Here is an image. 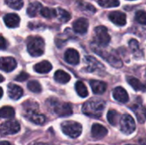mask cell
I'll use <instances>...</instances> for the list:
<instances>
[{
  "mask_svg": "<svg viewBox=\"0 0 146 145\" xmlns=\"http://www.w3.org/2000/svg\"><path fill=\"white\" fill-rule=\"evenodd\" d=\"M105 108V103L100 99H91L82 107V112L92 118H100Z\"/></svg>",
  "mask_w": 146,
  "mask_h": 145,
  "instance_id": "obj_1",
  "label": "cell"
},
{
  "mask_svg": "<svg viewBox=\"0 0 146 145\" xmlns=\"http://www.w3.org/2000/svg\"><path fill=\"white\" fill-rule=\"evenodd\" d=\"M46 106L56 115L61 117L69 116L73 113L72 105L68 103H62L56 98H50L46 101Z\"/></svg>",
  "mask_w": 146,
  "mask_h": 145,
  "instance_id": "obj_2",
  "label": "cell"
},
{
  "mask_svg": "<svg viewBox=\"0 0 146 145\" xmlns=\"http://www.w3.org/2000/svg\"><path fill=\"white\" fill-rule=\"evenodd\" d=\"M44 41L41 37H30L27 39V51L32 56H40L44 52Z\"/></svg>",
  "mask_w": 146,
  "mask_h": 145,
  "instance_id": "obj_3",
  "label": "cell"
},
{
  "mask_svg": "<svg viewBox=\"0 0 146 145\" xmlns=\"http://www.w3.org/2000/svg\"><path fill=\"white\" fill-rule=\"evenodd\" d=\"M61 127H62L63 133L72 138H78L79 136H80V134L82 132L81 125L80 123L73 121L62 122L61 125Z\"/></svg>",
  "mask_w": 146,
  "mask_h": 145,
  "instance_id": "obj_4",
  "label": "cell"
},
{
  "mask_svg": "<svg viewBox=\"0 0 146 145\" xmlns=\"http://www.w3.org/2000/svg\"><path fill=\"white\" fill-rule=\"evenodd\" d=\"M92 49L95 53H97L101 57H103L111 66H113L115 68H121L122 67V62L118 56H115V55H113L111 53H109V52H107L105 50H102L101 49L98 48V44H92Z\"/></svg>",
  "mask_w": 146,
  "mask_h": 145,
  "instance_id": "obj_5",
  "label": "cell"
},
{
  "mask_svg": "<svg viewBox=\"0 0 146 145\" xmlns=\"http://www.w3.org/2000/svg\"><path fill=\"white\" fill-rule=\"evenodd\" d=\"M110 42V36L108 29L104 26H99L95 28V43L98 46H107Z\"/></svg>",
  "mask_w": 146,
  "mask_h": 145,
  "instance_id": "obj_6",
  "label": "cell"
},
{
  "mask_svg": "<svg viewBox=\"0 0 146 145\" xmlns=\"http://www.w3.org/2000/svg\"><path fill=\"white\" fill-rule=\"evenodd\" d=\"M136 128V124L134 121V119L130 115H124L121 116V121H120V129L121 131L127 134H132Z\"/></svg>",
  "mask_w": 146,
  "mask_h": 145,
  "instance_id": "obj_7",
  "label": "cell"
},
{
  "mask_svg": "<svg viewBox=\"0 0 146 145\" xmlns=\"http://www.w3.org/2000/svg\"><path fill=\"white\" fill-rule=\"evenodd\" d=\"M21 129L20 124L16 121H8L1 125L0 131L2 135H11L17 133Z\"/></svg>",
  "mask_w": 146,
  "mask_h": 145,
  "instance_id": "obj_8",
  "label": "cell"
},
{
  "mask_svg": "<svg viewBox=\"0 0 146 145\" xmlns=\"http://www.w3.org/2000/svg\"><path fill=\"white\" fill-rule=\"evenodd\" d=\"M109 18L114 24L120 26H125L127 23V16L121 11H112L109 15Z\"/></svg>",
  "mask_w": 146,
  "mask_h": 145,
  "instance_id": "obj_9",
  "label": "cell"
},
{
  "mask_svg": "<svg viewBox=\"0 0 146 145\" xmlns=\"http://www.w3.org/2000/svg\"><path fill=\"white\" fill-rule=\"evenodd\" d=\"M88 21L86 18H79L73 23V29L75 32L85 34L88 30Z\"/></svg>",
  "mask_w": 146,
  "mask_h": 145,
  "instance_id": "obj_10",
  "label": "cell"
},
{
  "mask_svg": "<svg viewBox=\"0 0 146 145\" xmlns=\"http://www.w3.org/2000/svg\"><path fill=\"white\" fill-rule=\"evenodd\" d=\"M65 61L71 65H77L80 62V55L74 49H68L64 54Z\"/></svg>",
  "mask_w": 146,
  "mask_h": 145,
  "instance_id": "obj_11",
  "label": "cell"
},
{
  "mask_svg": "<svg viewBox=\"0 0 146 145\" xmlns=\"http://www.w3.org/2000/svg\"><path fill=\"white\" fill-rule=\"evenodd\" d=\"M85 60H86V63L87 65L86 69L88 72H95L98 69L102 70L103 68H104V65H102L96 58H94L91 56H86Z\"/></svg>",
  "mask_w": 146,
  "mask_h": 145,
  "instance_id": "obj_12",
  "label": "cell"
},
{
  "mask_svg": "<svg viewBox=\"0 0 146 145\" xmlns=\"http://www.w3.org/2000/svg\"><path fill=\"white\" fill-rule=\"evenodd\" d=\"M20 17L18 15L14 14V13H10V14H7L3 16V21L5 23V25L9 27V28H15L17 27L20 24Z\"/></svg>",
  "mask_w": 146,
  "mask_h": 145,
  "instance_id": "obj_13",
  "label": "cell"
},
{
  "mask_svg": "<svg viewBox=\"0 0 146 145\" xmlns=\"http://www.w3.org/2000/svg\"><path fill=\"white\" fill-rule=\"evenodd\" d=\"M16 61L13 57L1 58V69L4 72H11L16 68Z\"/></svg>",
  "mask_w": 146,
  "mask_h": 145,
  "instance_id": "obj_14",
  "label": "cell"
},
{
  "mask_svg": "<svg viewBox=\"0 0 146 145\" xmlns=\"http://www.w3.org/2000/svg\"><path fill=\"white\" fill-rule=\"evenodd\" d=\"M8 94L12 100H18L21 97L23 94L22 89L15 84H9L8 85Z\"/></svg>",
  "mask_w": 146,
  "mask_h": 145,
  "instance_id": "obj_15",
  "label": "cell"
},
{
  "mask_svg": "<svg viewBox=\"0 0 146 145\" xmlns=\"http://www.w3.org/2000/svg\"><path fill=\"white\" fill-rule=\"evenodd\" d=\"M108 134L106 127L100 124H94L92 127V135L96 139H101Z\"/></svg>",
  "mask_w": 146,
  "mask_h": 145,
  "instance_id": "obj_16",
  "label": "cell"
},
{
  "mask_svg": "<svg viewBox=\"0 0 146 145\" xmlns=\"http://www.w3.org/2000/svg\"><path fill=\"white\" fill-rule=\"evenodd\" d=\"M113 97L116 101H118L120 103H127L129 99L127 92L126 91V90L124 88H122L121 86H118L114 89Z\"/></svg>",
  "mask_w": 146,
  "mask_h": 145,
  "instance_id": "obj_17",
  "label": "cell"
},
{
  "mask_svg": "<svg viewBox=\"0 0 146 145\" xmlns=\"http://www.w3.org/2000/svg\"><path fill=\"white\" fill-rule=\"evenodd\" d=\"M90 85L92 87V90L93 91V93L95 94H103L106 89H107V84L105 82L100 81V80H91L90 81Z\"/></svg>",
  "mask_w": 146,
  "mask_h": 145,
  "instance_id": "obj_18",
  "label": "cell"
},
{
  "mask_svg": "<svg viewBox=\"0 0 146 145\" xmlns=\"http://www.w3.org/2000/svg\"><path fill=\"white\" fill-rule=\"evenodd\" d=\"M43 8L44 7L41 3H39L38 1L32 2L27 9V13L30 17H34L38 15V13L41 12Z\"/></svg>",
  "mask_w": 146,
  "mask_h": 145,
  "instance_id": "obj_19",
  "label": "cell"
},
{
  "mask_svg": "<svg viewBox=\"0 0 146 145\" xmlns=\"http://www.w3.org/2000/svg\"><path fill=\"white\" fill-rule=\"evenodd\" d=\"M33 68L38 73H47L52 69V65L48 61H42L37 63Z\"/></svg>",
  "mask_w": 146,
  "mask_h": 145,
  "instance_id": "obj_20",
  "label": "cell"
},
{
  "mask_svg": "<svg viewBox=\"0 0 146 145\" xmlns=\"http://www.w3.org/2000/svg\"><path fill=\"white\" fill-rule=\"evenodd\" d=\"M22 108H23L24 115L33 113V112H38V103L34 101H32V100H28V101L24 102L22 104Z\"/></svg>",
  "mask_w": 146,
  "mask_h": 145,
  "instance_id": "obj_21",
  "label": "cell"
},
{
  "mask_svg": "<svg viewBox=\"0 0 146 145\" xmlns=\"http://www.w3.org/2000/svg\"><path fill=\"white\" fill-rule=\"evenodd\" d=\"M25 116L30 121H32V122H33L35 124H38V125H42L45 121V117L43 115L38 114V112H33V113L27 114V115H25Z\"/></svg>",
  "mask_w": 146,
  "mask_h": 145,
  "instance_id": "obj_22",
  "label": "cell"
},
{
  "mask_svg": "<svg viewBox=\"0 0 146 145\" xmlns=\"http://www.w3.org/2000/svg\"><path fill=\"white\" fill-rule=\"evenodd\" d=\"M127 80L135 91H146V85L141 83L140 80H139L138 79L133 78V77H127Z\"/></svg>",
  "mask_w": 146,
  "mask_h": 145,
  "instance_id": "obj_23",
  "label": "cell"
},
{
  "mask_svg": "<svg viewBox=\"0 0 146 145\" xmlns=\"http://www.w3.org/2000/svg\"><path fill=\"white\" fill-rule=\"evenodd\" d=\"M121 118H120V114L118 112H116L114 109H111L108 112L107 114V119L108 121L110 122V124H111L112 126H115L118 124H120L121 121Z\"/></svg>",
  "mask_w": 146,
  "mask_h": 145,
  "instance_id": "obj_24",
  "label": "cell"
},
{
  "mask_svg": "<svg viewBox=\"0 0 146 145\" xmlns=\"http://www.w3.org/2000/svg\"><path fill=\"white\" fill-rule=\"evenodd\" d=\"M54 79L61 84H66L70 80V75L62 70H57L54 74Z\"/></svg>",
  "mask_w": 146,
  "mask_h": 145,
  "instance_id": "obj_25",
  "label": "cell"
},
{
  "mask_svg": "<svg viewBox=\"0 0 146 145\" xmlns=\"http://www.w3.org/2000/svg\"><path fill=\"white\" fill-rule=\"evenodd\" d=\"M78 7L81 11H83L84 13H86L88 15H93L97 11L96 8L92 4L86 3V2H80L78 4Z\"/></svg>",
  "mask_w": 146,
  "mask_h": 145,
  "instance_id": "obj_26",
  "label": "cell"
},
{
  "mask_svg": "<svg viewBox=\"0 0 146 145\" xmlns=\"http://www.w3.org/2000/svg\"><path fill=\"white\" fill-rule=\"evenodd\" d=\"M15 111L12 107L4 106L1 109L0 115L3 119H11L15 117Z\"/></svg>",
  "mask_w": 146,
  "mask_h": 145,
  "instance_id": "obj_27",
  "label": "cell"
},
{
  "mask_svg": "<svg viewBox=\"0 0 146 145\" xmlns=\"http://www.w3.org/2000/svg\"><path fill=\"white\" fill-rule=\"evenodd\" d=\"M75 90L78 95L81 97H86L88 96V90L86 85L82 81H77L75 84Z\"/></svg>",
  "mask_w": 146,
  "mask_h": 145,
  "instance_id": "obj_28",
  "label": "cell"
},
{
  "mask_svg": "<svg viewBox=\"0 0 146 145\" xmlns=\"http://www.w3.org/2000/svg\"><path fill=\"white\" fill-rule=\"evenodd\" d=\"M41 15L47 18V19H51L54 18L56 16H57V11L55 9H51V8H47V7H44L40 12Z\"/></svg>",
  "mask_w": 146,
  "mask_h": 145,
  "instance_id": "obj_29",
  "label": "cell"
},
{
  "mask_svg": "<svg viewBox=\"0 0 146 145\" xmlns=\"http://www.w3.org/2000/svg\"><path fill=\"white\" fill-rule=\"evenodd\" d=\"M56 11H57V17H58V19H59L60 21H62V22H67V21H68L70 20L71 15L67 10H65L63 9H61V8H58L56 9Z\"/></svg>",
  "mask_w": 146,
  "mask_h": 145,
  "instance_id": "obj_30",
  "label": "cell"
},
{
  "mask_svg": "<svg viewBox=\"0 0 146 145\" xmlns=\"http://www.w3.org/2000/svg\"><path fill=\"white\" fill-rule=\"evenodd\" d=\"M98 3L103 8H114L120 5L119 0H98Z\"/></svg>",
  "mask_w": 146,
  "mask_h": 145,
  "instance_id": "obj_31",
  "label": "cell"
},
{
  "mask_svg": "<svg viewBox=\"0 0 146 145\" xmlns=\"http://www.w3.org/2000/svg\"><path fill=\"white\" fill-rule=\"evenodd\" d=\"M27 88L30 91L34 93H39L42 91V87L38 81L37 80H31L27 83Z\"/></svg>",
  "mask_w": 146,
  "mask_h": 145,
  "instance_id": "obj_32",
  "label": "cell"
},
{
  "mask_svg": "<svg viewBox=\"0 0 146 145\" xmlns=\"http://www.w3.org/2000/svg\"><path fill=\"white\" fill-rule=\"evenodd\" d=\"M5 3L11 9L19 10L23 7V0H5Z\"/></svg>",
  "mask_w": 146,
  "mask_h": 145,
  "instance_id": "obj_33",
  "label": "cell"
},
{
  "mask_svg": "<svg viewBox=\"0 0 146 145\" xmlns=\"http://www.w3.org/2000/svg\"><path fill=\"white\" fill-rule=\"evenodd\" d=\"M135 20L142 25H146V12L145 10H139L135 14Z\"/></svg>",
  "mask_w": 146,
  "mask_h": 145,
  "instance_id": "obj_34",
  "label": "cell"
},
{
  "mask_svg": "<svg viewBox=\"0 0 146 145\" xmlns=\"http://www.w3.org/2000/svg\"><path fill=\"white\" fill-rule=\"evenodd\" d=\"M129 47L132 50V51L134 53L139 51V44L136 39H131L129 41Z\"/></svg>",
  "mask_w": 146,
  "mask_h": 145,
  "instance_id": "obj_35",
  "label": "cell"
},
{
  "mask_svg": "<svg viewBox=\"0 0 146 145\" xmlns=\"http://www.w3.org/2000/svg\"><path fill=\"white\" fill-rule=\"evenodd\" d=\"M28 79V74L25 72H21V73H19L16 77H15V80L16 81H20V82H22V81H25Z\"/></svg>",
  "mask_w": 146,
  "mask_h": 145,
  "instance_id": "obj_36",
  "label": "cell"
},
{
  "mask_svg": "<svg viewBox=\"0 0 146 145\" xmlns=\"http://www.w3.org/2000/svg\"><path fill=\"white\" fill-rule=\"evenodd\" d=\"M6 40H5V38L3 37V36H1V49L2 50H4L5 48H6Z\"/></svg>",
  "mask_w": 146,
  "mask_h": 145,
  "instance_id": "obj_37",
  "label": "cell"
},
{
  "mask_svg": "<svg viewBox=\"0 0 146 145\" xmlns=\"http://www.w3.org/2000/svg\"><path fill=\"white\" fill-rule=\"evenodd\" d=\"M0 144L1 145H11L10 144V143H9V142H7V141H2Z\"/></svg>",
  "mask_w": 146,
  "mask_h": 145,
  "instance_id": "obj_38",
  "label": "cell"
},
{
  "mask_svg": "<svg viewBox=\"0 0 146 145\" xmlns=\"http://www.w3.org/2000/svg\"><path fill=\"white\" fill-rule=\"evenodd\" d=\"M34 145H50L49 144H44V143H39V144H36Z\"/></svg>",
  "mask_w": 146,
  "mask_h": 145,
  "instance_id": "obj_39",
  "label": "cell"
},
{
  "mask_svg": "<svg viewBox=\"0 0 146 145\" xmlns=\"http://www.w3.org/2000/svg\"><path fill=\"white\" fill-rule=\"evenodd\" d=\"M127 145H134V144H127Z\"/></svg>",
  "mask_w": 146,
  "mask_h": 145,
  "instance_id": "obj_40",
  "label": "cell"
},
{
  "mask_svg": "<svg viewBox=\"0 0 146 145\" xmlns=\"http://www.w3.org/2000/svg\"><path fill=\"white\" fill-rule=\"evenodd\" d=\"M145 76H146V71H145Z\"/></svg>",
  "mask_w": 146,
  "mask_h": 145,
  "instance_id": "obj_41",
  "label": "cell"
}]
</instances>
